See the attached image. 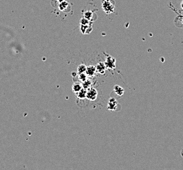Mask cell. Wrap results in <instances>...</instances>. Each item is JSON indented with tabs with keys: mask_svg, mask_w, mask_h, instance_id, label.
Returning <instances> with one entry per match:
<instances>
[{
	"mask_svg": "<svg viewBox=\"0 0 183 170\" xmlns=\"http://www.w3.org/2000/svg\"><path fill=\"white\" fill-rule=\"evenodd\" d=\"M86 69H87V67L85 66V65H80L78 67V68H77V73H78V74L85 73Z\"/></svg>",
	"mask_w": 183,
	"mask_h": 170,
	"instance_id": "10",
	"label": "cell"
},
{
	"mask_svg": "<svg viewBox=\"0 0 183 170\" xmlns=\"http://www.w3.org/2000/svg\"><path fill=\"white\" fill-rule=\"evenodd\" d=\"M80 23H81V25H87L89 21L87 19H82L80 21Z\"/></svg>",
	"mask_w": 183,
	"mask_h": 170,
	"instance_id": "12",
	"label": "cell"
},
{
	"mask_svg": "<svg viewBox=\"0 0 183 170\" xmlns=\"http://www.w3.org/2000/svg\"><path fill=\"white\" fill-rule=\"evenodd\" d=\"M96 72H97L96 67L93 66V65H89V66L87 67L85 73L88 77L94 76L96 73Z\"/></svg>",
	"mask_w": 183,
	"mask_h": 170,
	"instance_id": "4",
	"label": "cell"
},
{
	"mask_svg": "<svg viewBox=\"0 0 183 170\" xmlns=\"http://www.w3.org/2000/svg\"><path fill=\"white\" fill-rule=\"evenodd\" d=\"M96 69H97V71L99 72L100 74H104L106 71V67L105 65V63L103 62H99L96 66Z\"/></svg>",
	"mask_w": 183,
	"mask_h": 170,
	"instance_id": "5",
	"label": "cell"
},
{
	"mask_svg": "<svg viewBox=\"0 0 183 170\" xmlns=\"http://www.w3.org/2000/svg\"><path fill=\"white\" fill-rule=\"evenodd\" d=\"M82 86H83V88H85V89H89V88L91 87V82L90 80H88L87 79H86L85 81L82 82Z\"/></svg>",
	"mask_w": 183,
	"mask_h": 170,
	"instance_id": "9",
	"label": "cell"
},
{
	"mask_svg": "<svg viewBox=\"0 0 183 170\" xmlns=\"http://www.w3.org/2000/svg\"><path fill=\"white\" fill-rule=\"evenodd\" d=\"M118 105V101L115 98L112 97L109 99V102L108 104V108L109 110L110 111H116V108H117Z\"/></svg>",
	"mask_w": 183,
	"mask_h": 170,
	"instance_id": "3",
	"label": "cell"
},
{
	"mask_svg": "<svg viewBox=\"0 0 183 170\" xmlns=\"http://www.w3.org/2000/svg\"><path fill=\"white\" fill-rule=\"evenodd\" d=\"M114 92L117 95H118L119 96H123V94H124V90H123V88L122 87H121L120 86L116 85L115 87H114Z\"/></svg>",
	"mask_w": 183,
	"mask_h": 170,
	"instance_id": "6",
	"label": "cell"
},
{
	"mask_svg": "<svg viewBox=\"0 0 183 170\" xmlns=\"http://www.w3.org/2000/svg\"><path fill=\"white\" fill-rule=\"evenodd\" d=\"M105 65H106V68H109V69H114L116 67V60L115 58L112 57L110 55L107 56L106 61H105Z\"/></svg>",
	"mask_w": 183,
	"mask_h": 170,
	"instance_id": "2",
	"label": "cell"
},
{
	"mask_svg": "<svg viewBox=\"0 0 183 170\" xmlns=\"http://www.w3.org/2000/svg\"><path fill=\"white\" fill-rule=\"evenodd\" d=\"M86 94H87V90L85 89V88H82L79 92L77 93V97L80 99H83L85 98H86Z\"/></svg>",
	"mask_w": 183,
	"mask_h": 170,
	"instance_id": "7",
	"label": "cell"
},
{
	"mask_svg": "<svg viewBox=\"0 0 183 170\" xmlns=\"http://www.w3.org/2000/svg\"><path fill=\"white\" fill-rule=\"evenodd\" d=\"M82 88H83V86H82L81 84H80L79 83H76L74 84V85H73L72 90L75 93H77L78 92H79Z\"/></svg>",
	"mask_w": 183,
	"mask_h": 170,
	"instance_id": "8",
	"label": "cell"
},
{
	"mask_svg": "<svg viewBox=\"0 0 183 170\" xmlns=\"http://www.w3.org/2000/svg\"><path fill=\"white\" fill-rule=\"evenodd\" d=\"M79 80L81 81V82H83L87 79V75L85 73H80L79 74Z\"/></svg>",
	"mask_w": 183,
	"mask_h": 170,
	"instance_id": "11",
	"label": "cell"
},
{
	"mask_svg": "<svg viewBox=\"0 0 183 170\" xmlns=\"http://www.w3.org/2000/svg\"><path fill=\"white\" fill-rule=\"evenodd\" d=\"M98 96V92L95 88H91L87 90L86 98L89 101H95Z\"/></svg>",
	"mask_w": 183,
	"mask_h": 170,
	"instance_id": "1",
	"label": "cell"
}]
</instances>
